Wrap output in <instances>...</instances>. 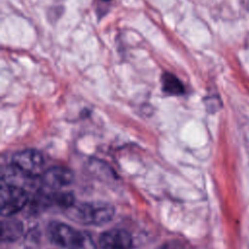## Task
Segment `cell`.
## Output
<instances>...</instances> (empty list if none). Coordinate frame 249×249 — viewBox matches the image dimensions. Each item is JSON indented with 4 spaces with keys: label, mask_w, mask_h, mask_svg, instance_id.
Returning <instances> with one entry per match:
<instances>
[{
    "label": "cell",
    "mask_w": 249,
    "mask_h": 249,
    "mask_svg": "<svg viewBox=\"0 0 249 249\" xmlns=\"http://www.w3.org/2000/svg\"><path fill=\"white\" fill-rule=\"evenodd\" d=\"M103 1H110V0H103Z\"/></svg>",
    "instance_id": "9"
},
{
    "label": "cell",
    "mask_w": 249,
    "mask_h": 249,
    "mask_svg": "<svg viewBox=\"0 0 249 249\" xmlns=\"http://www.w3.org/2000/svg\"><path fill=\"white\" fill-rule=\"evenodd\" d=\"M12 164L15 169L29 177L42 176L44 173L43 156L33 149H26L16 153L12 158Z\"/></svg>",
    "instance_id": "4"
},
{
    "label": "cell",
    "mask_w": 249,
    "mask_h": 249,
    "mask_svg": "<svg viewBox=\"0 0 249 249\" xmlns=\"http://www.w3.org/2000/svg\"><path fill=\"white\" fill-rule=\"evenodd\" d=\"M69 216L76 222L86 225H102L114 215V207L106 202H84L69 207Z\"/></svg>",
    "instance_id": "2"
},
{
    "label": "cell",
    "mask_w": 249,
    "mask_h": 249,
    "mask_svg": "<svg viewBox=\"0 0 249 249\" xmlns=\"http://www.w3.org/2000/svg\"><path fill=\"white\" fill-rule=\"evenodd\" d=\"M21 225L17 220L4 219L2 221V240H14L21 232Z\"/></svg>",
    "instance_id": "8"
},
{
    "label": "cell",
    "mask_w": 249,
    "mask_h": 249,
    "mask_svg": "<svg viewBox=\"0 0 249 249\" xmlns=\"http://www.w3.org/2000/svg\"><path fill=\"white\" fill-rule=\"evenodd\" d=\"M28 201L27 193L20 187L2 181L0 210L3 217H11L21 210Z\"/></svg>",
    "instance_id": "3"
},
{
    "label": "cell",
    "mask_w": 249,
    "mask_h": 249,
    "mask_svg": "<svg viewBox=\"0 0 249 249\" xmlns=\"http://www.w3.org/2000/svg\"><path fill=\"white\" fill-rule=\"evenodd\" d=\"M162 89L171 95H180L185 92V89L181 81L170 73L162 75Z\"/></svg>",
    "instance_id": "7"
},
{
    "label": "cell",
    "mask_w": 249,
    "mask_h": 249,
    "mask_svg": "<svg viewBox=\"0 0 249 249\" xmlns=\"http://www.w3.org/2000/svg\"><path fill=\"white\" fill-rule=\"evenodd\" d=\"M43 183L51 188H59L69 185L73 181V173L63 166H53L42 174Z\"/></svg>",
    "instance_id": "6"
},
{
    "label": "cell",
    "mask_w": 249,
    "mask_h": 249,
    "mask_svg": "<svg viewBox=\"0 0 249 249\" xmlns=\"http://www.w3.org/2000/svg\"><path fill=\"white\" fill-rule=\"evenodd\" d=\"M51 239L66 249H96L91 236L63 223H53L49 228Z\"/></svg>",
    "instance_id": "1"
},
{
    "label": "cell",
    "mask_w": 249,
    "mask_h": 249,
    "mask_svg": "<svg viewBox=\"0 0 249 249\" xmlns=\"http://www.w3.org/2000/svg\"><path fill=\"white\" fill-rule=\"evenodd\" d=\"M99 244L102 249H131L132 238L127 231L113 229L101 234Z\"/></svg>",
    "instance_id": "5"
}]
</instances>
